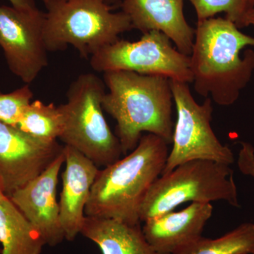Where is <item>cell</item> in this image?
<instances>
[{
	"mask_svg": "<svg viewBox=\"0 0 254 254\" xmlns=\"http://www.w3.org/2000/svg\"><path fill=\"white\" fill-rule=\"evenodd\" d=\"M45 13L0 5V47L10 71L29 85L48 66Z\"/></svg>",
	"mask_w": 254,
	"mask_h": 254,
	"instance_id": "9c48e42d",
	"label": "cell"
},
{
	"mask_svg": "<svg viewBox=\"0 0 254 254\" xmlns=\"http://www.w3.org/2000/svg\"><path fill=\"white\" fill-rule=\"evenodd\" d=\"M213 211L210 203H192L180 211L172 210L146 220L142 230L156 252L173 254L202 237Z\"/></svg>",
	"mask_w": 254,
	"mask_h": 254,
	"instance_id": "5bb4252c",
	"label": "cell"
},
{
	"mask_svg": "<svg viewBox=\"0 0 254 254\" xmlns=\"http://www.w3.org/2000/svg\"><path fill=\"white\" fill-rule=\"evenodd\" d=\"M173 254H254V224H242L217 239L200 237Z\"/></svg>",
	"mask_w": 254,
	"mask_h": 254,
	"instance_id": "ac0fdd59",
	"label": "cell"
},
{
	"mask_svg": "<svg viewBox=\"0 0 254 254\" xmlns=\"http://www.w3.org/2000/svg\"><path fill=\"white\" fill-rule=\"evenodd\" d=\"M254 38L226 18L198 21L190 71L195 91L221 106L235 104L254 71Z\"/></svg>",
	"mask_w": 254,
	"mask_h": 254,
	"instance_id": "6da1fadb",
	"label": "cell"
},
{
	"mask_svg": "<svg viewBox=\"0 0 254 254\" xmlns=\"http://www.w3.org/2000/svg\"><path fill=\"white\" fill-rule=\"evenodd\" d=\"M16 127L40 141L53 143L63 133V113L60 106L53 103L47 105L34 100L26 107Z\"/></svg>",
	"mask_w": 254,
	"mask_h": 254,
	"instance_id": "e0dca14e",
	"label": "cell"
},
{
	"mask_svg": "<svg viewBox=\"0 0 254 254\" xmlns=\"http://www.w3.org/2000/svg\"><path fill=\"white\" fill-rule=\"evenodd\" d=\"M185 0H123V11L131 20L132 27L143 33L161 32L171 40L177 49L190 56L195 29L184 14Z\"/></svg>",
	"mask_w": 254,
	"mask_h": 254,
	"instance_id": "4fadbf2b",
	"label": "cell"
},
{
	"mask_svg": "<svg viewBox=\"0 0 254 254\" xmlns=\"http://www.w3.org/2000/svg\"><path fill=\"white\" fill-rule=\"evenodd\" d=\"M44 4L46 5L47 9L51 7L53 5L58 4V3L61 2V1H64V0H41Z\"/></svg>",
	"mask_w": 254,
	"mask_h": 254,
	"instance_id": "cb8c5ba5",
	"label": "cell"
},
{
	"mask_svg": "<svg viewBox=\"0 0 254 254\" xmlns=\"http://www.w3.org/2000/svg\"><path fill=\"white\" fill-rule=\"evenodd\" d=\"M81 234L94 242L103 254H162L148 243L141 224L86 216Z\"/></svg>",
	"mask_w": 254,
	"mask_h": 254,
	"instance_id": "9a60e30c",
	"label": "cell"
},
{
	"mask_svg": "<svg viewBox=\"0 0 254 254\" xmlns=\"http://www.w3.org/2000/svg\"><path fill=\"white\" fill-rule=\"evenodd\" d=\"M250 26H254V7L251 8L246 12L245 16L241 22L240 29Z\"/></svg>",
	"mask_w": 254,
	"mask_h": 254,
	"instance_id": "603a6c76",
	"label": "cell"
},
{
	"mask_svg": "<svg viewBox=\"0 0 254 254\" xmlns=\"http://www.w3.org/2000/svg\"><path fill=\"white\" fill-rule=\"evenodd\" d=\"M8 198L4 194V190H3L2 185H1V182H0V201H2L5 199Z\"/></svg>",
	"mask_w": 254,
	"mask_h": 254,
	"instance_id": "d4e9b609",
	"label": "cell"
},
{
	"mask_svg": "<svg viewBox=\"0 0 254 254\" xmlns=\"http://www.w3.org/2000/svg\"><path fill=\"white\" fill-rule=\"evenodd\" d=\"M194 7L198 21L213 18L219 13H225L240 28L241 22L249 10L246 0H189Z\"/></svg>",
	"mask_w": 254,
	"mask_h": 254,
	"instance_id": "d6986e66",
	"label": "cell"
},
{
	"mask_svg": "<svg viewBox=\"0 0 254 254\" xmlns=\"http://www.w3.org/2000/svg\"><path fill=\"white\" fill-rule=\"evenodd\" d=\"M63 148L58 141H40L0 121V182L6 196L41 175Z\"/></svg>",
	"mask_w": 254,
	"mask_h": 254,
	"instance_id": "30bf717a",
	"label": "cell"
},
{
	"mask_svg": "<svg viewBox=\"0 0 254 254\" xmlns=\"http://www.w3.org/2000/svg\"><path fill=\"white\" fill-rule=\"evenodd\" d=\"M64 162L63 148L46 170L9 198L50 247L60 245L65 239L57 200L58 177Z\"/></svg>",
	"mask_w": 254,
	"mask_h": 254,
	"instance_id": "8fae6325",
	"label": "cell"
},
{
	"mask_svg": "<svg viewBox=\"0 0 254 254\" xmlns=\"http://www.w3.org/2000/svg\"><path fill=\"white\" fill-rule=\"evenodd\" d=\"M104 1L107 4L110 5V6H113V5L116 4L120 1V0H102Z\"/></svg>",
	"mask_w": 254,
	"mask_h": 254,
	"instance_id": "484cf974",
	"label": "cell"
},
{
	"mask_svg": "<svg viewBox=\"0 0 254 254\" xmlns=\"http://www.w3.org/2000/svg\"><path fill=\"white\" fill-rule=\"evenodd\" d=\"M11 6L18 9L32 10L36 9L34 0H9Z\"/></svg>",
	"mask_w": 254,
	"mask_h": 254,
	"instance_id": "7402d4cb",
	"label": "cell"
},
{
	"mask_svg": "<svg viewBox=\"0 0 254 254\" xmlns=\"http://www.w3.org/2000/svg\"><path fill=\"white\" fill-rule=\"evenodd\" d=\"M33 97V92L28 84L11 93L0 92V121L16 127Z\"/></svg>",
	"mask_w": 254,
	"mask_h": 254,
	"instance_id": "ffe728a7",
	"label": "cell"
},
{
	"mask_svg": "<svg viewBox=\"0 0 254 254\" xmlns=\"http://www.w3.org/2000/svg\"><path fill=\"white\" fill-rule=\"evenodd\" d=\"M105 90L104 81L94 73H82L69 86L66 103L60 105L64 118L60 139L104 168L123 153L103 114Z\"/></svg>",
	"mask_w": 254,
	"mask_h": 254,
	"instance_id": "5b68a950",
	"label": "cell"
},
{
	"mask_svg": "<svg viewBox=\"0 0 254 254\" xmlns=\"http://www.w3.org/2000/svg\"><path fill=\"white\" fill-rule=\"evenodd\" d=\"M218 200L240 207L230 165L210 160H191L155 180L142 205L140 220L144 222L187 202Z\"/></svg>",
	"mask_w": 254,
	"mask_h": 254,
	"instance_id": "8992f818",
	"label": "cell"
},
{
	"mask_svg": "<svg viewBox=\"0 0 254 254\" xmlns=\"http://www.w3.org/2000/svg\"><path fill=\"white\" fill-rule=\"evenodd\" d=\"M132 27L123 11L113 12L102 0H64L45 13V43L48 51L73 47L83 58L118 41Z\"/></svg>",
	"mask_w": 254,
	"mask_h": 254,
	"instance_id": "277c9868",
	"label": "cell"
},
{
	"mask_svg": "<svg viewBox=\"0 0 254 254\" xmlns=\"http://www.w3.org/2000/svg\"><path fill=\"white\" fill-rule=\"evenodd\" d=\"M168 145L160 137L147 133L125 158L100 170L85 208L86 216L141 224L142 205L163 173Z\"/></svg>",
	"mask_w": 254,
	"mask_h": 254,
	"instance_id": "3957f363",
	"label": "cell"
},
{
	"mask_svg": "<svg viewBox=\"0 0 254 254\" xmlns=\"http://www.w3.org/2000/svg\"><path fill=\"white\" fill-rule=\"evenodd\" d=\"M109 91L103 96V110L116 121L115 135L124 154L138 145L143 132L173 142V94L171 81L162 76L132 71L104 73Z\"/></svg>",
	"mask_w": 254,
	"mask_h": 254,
	"instance_id": "7a4b0ae2",
	"label": "cell"
},
{
	"mask_svg": "<svg viewBox=\"0 0 254 254\" xmlns=\"http://www.w3.org/2000/svg\"><path fill=\"white\" fill-rule=\"evenodd\" d=\"M0 244L1 254H41L46 245L9 198L0 201Z\"/></svg>",
	"mask_w": 254,
	"mask_h": 254,
	"instance_id": "2e32d148",
	"label": "cell"
},
{
	"mask_svg": "<svg viewBox=\"0 0 254 254\" xmlns=\"http://www.w3.org/2000/svg\"><path fill=\"white\" fill-rule=\"evenodd\" d=\"M237 158V166L241 173L254 178V147L249 142L242 141Z\"/></svg>",
	"mask_w": 254,
	"mask_h": 254,
	"instance_id": "44dd1931",
	"label": "cell"
},
{
	"mask_svg": "<svg viewBox=\"0 0 254 254\" xmlns=\"http://www.w3.org/2000/svg\"><path fill=\"white\" fill-rule=\"evenodd\" d=\"M90 63L93 69L100 72L132 71L193 82L190 56L180 53L166 35L156 31L143 33L136 42L118 39L91 56Z\"/></svg>",
	"mask_w": 254,
	"mask_h": 254,
	"instance_id": "ba28073f",
	"label": "cell"
},
{
	"mask_svg": "<svg viewBox=\"0 0 254 254\" xmlns=\"http://www.w3.org/2000/svg\"><path fill=\"white\" fill-rule=\"evenodd\" d=\"M246 1H247L249 9H251V8L254 7V0H246Z\"/></svg>",
	"mask_w": 254,
	"mask_h": 254,
	"instance_id": "4316f807",
	"label": "cell"
},
{
	"mask_svg": "<svg viewBox=\"0 0 254 254\" xmlns=\"http://www.w3.org/2000/svg\"><path fill=\"white\" fill-rule=\"evenodd\" d=\"M64 171L63 174V190L60 193V222L65 239L72 242L81 234L86 215L85 208L92 187L99 173L98 167L68 145H64Z\"/></svg>",
	"mask_w": 254,
	"mask_h": 254,
	"instance_id": "7c38bea8",
	"label": "cell"
},
{
	"mask_svg": "<svg viewBox=\"0 0 254 254\" xmlns=\"http://www.w3.org/2000/svg\"><path fill=\"white\" fill-rule=\"evenodd\" d=\"M170 81L177 119L174 127L173 147L161 175L191 160H210L228 165L235 163L233 152L222 144L212 128L211 98L208 97L198 104L190 93L189 83Z\"/></svg>",
	"mask_w": 254,
	"mask_h": 254,
	"instance_id": "52a82bcc",
	"label": "cell"
}]
</instances>
